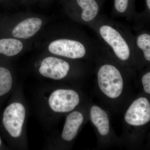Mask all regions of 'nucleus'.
I'll use <instances>...</instances> for the list:
<instances>
[{
	"label": "nucleus",
	"instance_id": "nucleus-13",
	"mask_svg": "<svg viewBox=\"0 0 150 150\" xmlns=\"http://www.w3.org/2000/svg\"><path fill=\"white\" fill-rule=\"evenodd\" d=\"M23 48V45L20 40L13 38L0 39V54L9 57L16 56Z\"/></svg>",
	"mask_w": 150,
	"mask_h": 150
},
{
	"label": "nucleus",
	"instance_id": "nucleus-3",
	"mask_svg": "<svg viewBox=\"0 0 150 150\" xmlns=\"http://www.w3.org/2000/svg\"><path fill=\"white\" fill-rule=\"evenodd\" d=\"M92 48H96L88 38L83 40L62 38L54 40L48 46L51 54L72 59L84 58Z\"/></svg>",
	"mask_w": 150,
	"mask_h": 150
},
{
	"label": "nucleus",
	"instance_id": "nucleus-17",
	"mask_svg": "<svg viewBox=\"0 0 150 150\" xmlns=\"http://www.w3.org/2000/svg\"><path fill=\"white\" fill-rule=\"evenodd\" d=\"M146 4L148 10L150 11V0H146Z\"/></svg>",
	"mask_w": 150,
	"mask_h": 150
},
{
	"label": "nucleus",
	"instance_id": "nucleus-2",
	"mask_svg": "<svg viewBox=\"0 0 150 150\" xmlns=\"http://www.w3.org/2000/svg\"><path fill=\"white\" fill-rule=\"evenodd\" d=\"M26 108L19 100L9 103L1 115V127L2 133L11 141L20 139L24 134L26 118Z\"/></svg>",
	"mask_w": 150,
	"mask_h": 150
},
{
	"label": "nucleus",
	"instance_id": "nucleus-7",
	"mask_svg": "<svg viewBox=\"0 0 150 150\" xmlns=\"http://www.w3.org/2000/svg\"><path fill=\"white\" fill-rule=\"evenodd\" d=\"M125 121L132 126H141L150 120V104L147 98L141 97L130 105L125 115Z\"/></svg>",
	"mask_w": 150,
	"mask_h": 150
},
{
	"label": "nucleus",
	"instance_id": "nucleus-11",
	"mask_svg": "<svg viewBox=\"0 0 150 150\" xmlns=\"http://www.w3.org/2000/svg\"><path fill=\"white\" fill-rule=\"evenodd\" d=\"M91 119L102 136L107 135L109 131V122L105 111L98 106L94 105L90 110Z\"/></svg>",
	"mask_w": 150,
	"mask_h": 150
},
{
	"label": "nucleus",
	"instance_id": "nucleus-5",
	"mask_svg": "<svg viewBox=\"0 0 150 150\" xmlns=\"http://www.w3.org/2000/svg\"><path fill=\"white\" fill-rule=\"evenodd\" d=\"M46 100L48 109L56 113H65L74 109L79 103L80 98L75 91L58 89L48 95Z\"/></svg>",
	"mask_w": 150,
	"mask_h": 150
},
{
	"label": "nucleus",
	"instance_id": "nucleus-6",
	"mask_svg": "<svg viewBox=\"0 0 150 150\" xmlns=\"http://www.w3.org/2000/svg\"><path fill=\"white\" fill-rule=\"evenodd\" d=\"M70 69V64L67 61L56 57H48L41 62L39 72L44 77L59 80L67 76Z\"/></svg>",
	"mask_w": 150,
	"mask_h": 150
},
{
	"label": "nucleus",
	"instance_id": "nucleus-9",
	"mask_svg": "<svg viewBox=\"0 0 150 150\" xmlns=\"http://www.w3.org/2000/svg\"><path fill=\"white\" fill-rule=\"evenodd\" d=\"M83 121V116L80 112L75 111L71 112L66 118L62 131V139L66 142L72 141L77 134Z\"/></svg>",
	"mask_w": 150,
	"mask_h": 150
},
{
	"label": "nucleus",
	"instance_id": "nucleus-4",
	"mask_svg": "<svg viewBox=\"0 0 150 150\" xmlns=\"http://www.w3.org/2000/svg\"><path fill=\"white\" fill-rule=\"evenodd\" d=\"M98 81L103 93L111 98H118L123 91V78L120 71L115 66L105 64L98 71Z\"/></svg>",
	"mask_w": 150,
	"mask_h": 150
},
{
	"label": "nucleus",
	"instance_id": "nucleus-1",
	"mask_svg": "<svg viewBox=\"0 0 150 150\" xmlns=\"http://www.w3.org/2000/svg\"><path fill=\"white\" fill-rule=\"evenodd\" d=\"M96 21L93 22V27L105 45L119 60L124 62L129 60L133 49H135L134 38L111 22L98 19Z\"/></svg>",
	"mask_w": 150,
	"mask_h": 150
},
{
	"label": "nucleus",
	"instance_id": "nucleus-15",
	"mask_svg": "<svg viewBox=\"0 0 150 150\" xmlns=\"http://www.w3.org/2000/svg\"><path fill=\"white\" fill-rule=\"evenodd\" d=\"M130 0H114V7L118 14L125 15L129 12Z\"/></svg>",
	"mask_w": 150,
	"mask_h": 150
},
{
	"label": "nucleus",
	"instance_id": "nucleus-10",
	"mask_svg": "<svg viewBox=\"0 0 150 150\" xmlns=\"http://www.w3.org/2000/svg\"><path fill=\"white\" fill-rule=\"evenodd\" d=\"M81 9V19L85 24H92L98 18L100 7L96 0H76Z\"/></svg>",
	"mask_w": 150,
	"mask_h": 150
},
{
	"label": "nucleus",
	"instance_id": "nucleus-8",
	"mask_svg": "<svg viewBox=\"0 0 150 150\" xmlns=\"http://www.w3.org/2000/svg\"><path fill=\"white\" fill-rule=\"evenodd\" d=\"M42 21L37 18L26 19L18 23L13 30L14 37L26 39L32 37L40 30Z\"/></svg>",
	"mask_w": 150,
	"mask_h": 150
},
{
	"label": "nucleus",
	"instance_id": "nucleus-16",
	"mask_svg": "<svg viewBox=\"0 0 150 150\" xmlns=\"http://www.w3.org/2000/svg\"><path fill=\"white\" fill-rule=\"evenodd\" d=\"M142 82L144 86V91L148 94L150 93V72L147 73L143 76Z\"/></svg>",
	"mask_w": 150,
	"mask_h": 150
},
{
	"label": "nucleus",
	"instance_id": "nucleus-14",
	"mask_svg": "<svg viewBox=\"0 0 150 150\" xmlns=\"http://www.w3.org/2000/svg\"><path fill=\"white\" fill-rule=\"evenodd\" d=\"M135 48L143 53L146 61L150 62V34L148 31L140 32L134 39Z\"/></svg>",
	"mask_w": 150,
	"mask_h": 150
},
{
	"label": "nucleus",
	"instance_id": "nucleus-12",
	"mask_svg": "<svg viewBox=\"0 0 150 150\" xmlns=\"http://www.w3.org/2000/svg\"><path fill=\"white\" fill-rule=\"evenodd\" d=\"M14 85L13 77L10 71L7 68L0 67V110Z\"/></svg>",
	"mask_w": 150,
	"mask_h": 150
},
{
	"label": "nucleus",
	"instance_id": "nucleus-18",
	"mask_svg": "<svg viewBox=\"0 0 150 150\" xmlns=\"http://www.w3.org/2000/svg\"><path fill=\"white\" fill-rule=\"evenodd\" d=\"M3 148V144L2 140L1 138V135H0V149H1Z\"/></svg>",
	"mask_w": 150,
	"mask_h": 150
}]
</instances>
